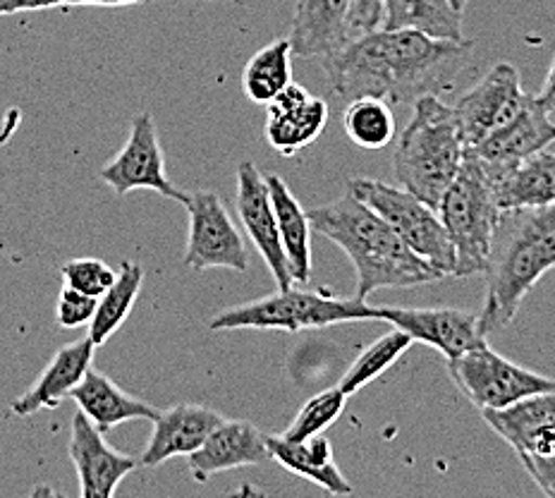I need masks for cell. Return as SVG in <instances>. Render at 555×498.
I'll return each instance as SVG.
<instances>
[{
  "label": "cell",
  "instance_id": "1",
  "mask_svg": "<svg viewBox=\"0 0 555 498\" xmlns=\"http://www.w3.org/2000/svg\"><path fill=\"white\" fill-rule=\"evenodd\" d=\"M474 41H448L412 29H374L321 61L338 97H376L408 106L422 97L453 91L472 61Z\"/></svg>",
  "mask_w": 555,
  "mask_h": 498
},
{
  "label": "cell",
  "instance_id": "2",
  "mask_svg": "<svg viewBox=\"0 0 555 498\" xmlns=\"http://www.w3.org/2000/svg\"><path fill=\"white\" fill-rule=\"evenodd\" d=\"M307 214L311 228L350 257L360 299L386 288H414L443 278L352 192H345L331 204L309 208Z\"/></svg>",
  "mask_w": 555,
  "mask_h": 498
},
{
  "label": "cell",
  "instance_id": "3",
  "mask_svg": "<svg viewBox=\"0 0 555 498\" xmlns=\"http://www.w3.org/2000/svg\"><path fill=\"white\" fill-rule=\"evenodd\" d=\"M555 269V204L505 212L495 233L489 269H486V303L479 329L491 333L511 327L525 297L543 276Z\"/></svg>",
  "mask_w": 555,
  "mask_h": 498
},
{
  "label": "cell",
  "instance_id": "4",
  "mask_svg": "<svg viewBox=\"0 0 555 498\" xmlns=\"http://www.w3.org/2000/svg\"><path fill=\"white\" fill-rule=\"evenodd\" d=\"M465 161V139L453 106L429 94L412 103V118L398 137L392 170L400 188L438 212Z\"/></svg>",
  "mask_w": 555,
  "mask_h": 498
},
{
  "label": "cell",
  "instance_id": "5",
  "mask_svg": "<svg viewBox=\"0 0 555 498\" xmlns=\"http://www.w3.org/2000/svg\"><path fill=\"white\" fill-rule=\"evenodd\" d=\"M503 214L489 170L479 158L465 154L455 180L438 204V216L455 247V276L486 273Z\"/></svg>",
  "mask_w": 555,
  "mask_h": 498
},
{
  "label": "cell",
  "instance_id": "6",
  "mask_svg": "<svg viewBox=\"0 0 555 498\" xmlns=\"http://www.w3.org/2000/svg\"><path fill=\"white\" fill-rule=\"evenodd\" d=\"M350 321H378V311L360 297L338 299L326 293L287 288V291H278L273 295L251 299V303L218 311L211 319V331L251 329L299 333Z\"/></svg>",
  "mask_w": 555,
  "mask_h": 498
},
{
  "label": "cell",
  "instance_id": "7",
  "mask_svg": "<svg viewBox=\"0 0 555 498\" xmlns=\"http://www.w3.org/2000/svg\"><path fill=\"white\" fill-rule=\"evenodd\" d=\"M347 192L364 202L396 230L414 254L446 276H455V247L434 206L422 202L404 188L374 178H350Z\"/></svg>",
  "mask_w": 555,
  "mask_h": 498
},
{
  "label": "cell",
  "instance_id": "8",
  "mask_svg": "<svg viewBox=\"0 0 555 498\" xmlns=\"http://www.w3.org/2000/svg\"><path fill=\"white\" fill-rule=\"evenodd\" d=\"M483 422L515 450L539 489L555 498V391L517 400L511 408L483 410Z\"/></svg>",
  "mask_w": 555,
  "mask_h": 498
},
{
  "label": "cell",
  "instance_id": "9",
  "mask_svg": "<svg viewBox=\"0 0 555 498\" xmlns=\"http://www.w3.org/2000/svg\"><path fill=\"white\" fill-rule=\"evenodd\" d=\"M448 372L462 396L477 405L481 412L511 408L517 400L555 391V379L507 360L491 350L489 343L448 360Z\"/></svg>",
  "mask_w": 555,
  "mask_h": 498
},
{
  "label": "cell",
  "instance_id": "10",
  "mask_svg": "<svg viewBox=\"0 0 555 498\" xmlns=\"http://www.w3.org/2000/svg\"><path fill=\"white\" fill-rule=\"evenodd\" d=\"M184 208L190 216V228L182 264L192 271L230 269L245 273L249 266L245 238L230 218L221 196L211 190H196L190 192Z\"/></svg>",
  "mask_w": 555,
  "mask_h": 498
},
{
  "label": "cell",
  "instance_id": "11",
  "mask_svg": "<svg viewBox=\"0 0 555 498\" xmlns=\"http://www.w3.org/2000/svg\"><path fill=\"white\" fill-rule=\"evenodd\" d=\"M99 178L120 196L134 190H149L180 204L188 202L190 196V192L180 190L168 178L166 154L158 139V127L154 115L149 113H139L132 120L130 137H127L125 146L99 170Z\"/></svg>",
  "mask_w": 555,
  "mask_h": 498
},
{
  "label": "cell",
  "instance_id": "12",
  "mask_svg": "<svg viewBox=\"0 0 555 498\" xmlns=\"http://www.w3.org/2000/svg\"><path fill=\"white\" fill-rule=\"evenodd\" d=\"M531 94L522 89L519 73L511 63H499L486 73L477 85L469 87L455 101L465 149L501 130L527 106Z\"/></svg>",
  "mask_w": 555,
  "mask_h": 498
},
{
  "label": "cell",
  "instance_id": "13",
  "mask_svg": "<svg viewBox=\"0 0 555 498\" xmlns=\"http://www.w3.org/2000/svg\"><path fill=\"white\" fill-rule=\"evenodd\" d=\"M237 216L245 228L251 245L257 247L266 269L271 271L278 291H287L295 285V278L287 264L269 182L251 161H242L237 166Z\"/></svg>",
  "mask_w": 555,
  "mask_h": 498
},
{
  "label": "cell",
  "instance_id": "14",
  "mask_svg": "<svg viewBox=\"0 0 555 498\" xmlns=\"http://www.w3.org/2000/svg\"><path fill=\"white\" fill-rule=\"evenodd\" d=\"M378 321H388L410 335L414 343H424L434 347L446 360H455L462 353L474 350L486 341L479 329V315L462 311L453 307H392L378 305Z\"/></svg>",
  "mask_w": 555,
  "mask_h": 498
},
{
  "label": "cell",
  "instance_id": "15",
  "mask_svg": "<svg viewBox=\"0 0 555 498\" xmlns=\"http://www.w3.org/2000/svg\"><path fill=\"white\" fill-rule=\"evenodd\" d=\"M69 460L79 480V496L82 498H108L127 474L139 468V460L120 454L106 444L103 432H99L87 414L75 412L69 424Z\"/></svg>",
  "mask_w": 555,
  "mask_h": 498
},
{
  "label": "cell",
  "instance_id": "16",
  "mask_svg": "<svg viewBox=\"0 0 555 498\" xmlns=\"http://www.w3.org/2000/svg\"><path fill=\"white\" fill-rule=\"evenodd\" d=\"M326 123L328 103L291 82L266 103L263 137L281 156H295L317 142Z\"/></svg>",
  "mask_w": 555,
  "mask_h": 498
},
{
  "label": "cell",
  "instance_id": "17",
  "mask_svg": "<svg viewBox=\"0 0 555 498\" xmlns=\"http://www.w3.org/2000/svg\"><path fill=\"white\" fill-rule=\"evenodd\" d=\"M273 460L266 434L249 420H223L206 436V442L188 456V468L194 482H208L216 474L259 468Z\"/></svg>",
  "mask_w": 555,
  "mask_h": 498
},
{
  "label": "cell",
  "instance_id": "18",
  "mask_svg": "<svg viewBox=\"0 0 555 498\" xmlns=\"http://www.w3.org/2000/svg\"><path fill=\"white\" fill-rule=\"evenodd\" d=\"M555 142V123L537 97H529L527 106L515 118L495 130L479 144L465 149V154L479 158L491 170L513 168L519 161L541 152Z\"/></svg>",
  "mask_w": 555,
  "mask_h": 498
},
{
  "label": "cell",
  "instance_id": "19",
  "mask_svg": "<svg viewBox=\"0 0 555 498\" xmlns=\"http://www.w3.org/2000/svg\"><path fill=\"white\" fill-rule=\"evenodd\" d=\"M225 417L199 403H178L160 410L154 420V432L139 456L142 468H158L172 458H188L199 448Z\"/></svg>",
  "mask_w": 555,
  "mask_h": 498
},
{
  "label": "cell",
  "instance_id": "20",
  "mask_svg": "<svg viewBox=\"0 0 555 498\" xmlns=\"http://www.w3.org/2000/svg\"><path fill=\"white\" fill-rule=\"evenodd\" d=\"M354 0H297L291 29L293 53L326 61L354 39Z\"/></svg>",
  "mask_w": 555,
  "mask_h": 498
},
{
  "label": "cell",
  "instance_id": "21",
  "mask_svg": "<svg viewBox=\"0 0 555 498\" xmlns=\"http://www.w3.org/2000/svg\"><path fill=\"white\" fill-rule=\"evenodd\" d=\"M96 345L91 343L89 335L73 343H65L61 350H55L49 365L37 381L22 393L13 403L15 417H31L43 410H55L65 398L73 396V391L82 384V379L94 362Z\"/></svg>",
  "mask_w": 555,
  "mask_h": 498
},
{
  "label": "cell",
  "instance_id": "22",
  "mask_svg": "<svg viewBox=\"0 0 555 498\" xmlns=\"http://www.w3.org/2000/svg\"><path fill=\"white\" fill-rule=\"evenodd\" d=\"M69 398L75 400L77 410L87 414L91 424L103 434H108L125 422H154L160 412L152 403L130 396V393L122 391L111 376L99 372V369H89L82 384L73 391Z\"/></svg>",
  "mask_w": 555,
  "mask_h": 498
},
{
  "label": "cell",
  "instance_id": "23",
  "mask_svg": "<svg viewBox=\"0 0 555 498\" xmlns=\"http://www.w3.org/2000/svg\"><path fill=\"white\" fill-rule=\"evenodd\" d=\"M489 170L495 196L503 212L555 204V154L546 149L519 161L513 168Z\"/></svg>",
  "mask_w": 555,
  "mask_h": 498
},
{
  "label": "cell",
  "instance_id": "24",
  "mask_svg": "<svg viewBox=\"0 0 555 498\" xmlns=\"http://www.w3.org/2000/svg\"><path fill=\"white\" fill-rule=\"evenodd\" d=\"M271 458L283 470L297 474L321 486L331 496H350L354 489L333 460V448L326 436H314L309 442H287L283 436H266Z\"/></svg>",
  "mask_w": 555,
  "mask_h": 498
},
{
  "label": "cell",
  "instance_id": "25",
  "mask_svg": "<svg viewBox=\"0 0 555 498\" xmlns=\"http://www.w3.org/2000/svg\"><path fill=\"white\" fill-rule=\"evenodd\" d=\"M269 190L273 196L275 218H278V233L285 250L287 264L295 283L307 285L311 281V221L307 208L297 202L293 190L281 176H269Z\"/></svg>",
  "mask_w": 555,
  "mask_h": 498
},
{
  "label": "cell",
  "instance_id": "26",
  "mask_svg": "<svg viewBox=\"0 0 555 498\" xmlns=\"http://www.w3.org/2000/svg\"><path fill=\"white\" fill-rule=\"evenodd\" d=\"M380 29H412L426 37L462 41V10L453 0H384Z\"/></svg>",
  "mask_w": 555,
  "mask_h": 498
},
{
  "label": "cell",
  "instance_id": "27",
  "mask_svg": "<svg viewBox=\"0 0 555 498\" xmlns=\"http://www.w3.org/2000/svg\"><path fill=\"white\" fill-rule=\"evenodd\" d=\"M142 283H144L142 264L125 259L118 266L115 283L99 297L96 315L89 323L87 335L96 347L106 345L113 335L122 329V323L127 321V317H130L139 293H142Z\"/></svg>",
  "mask_w": 555,
  "mask_h": 498
},
{
  "label": "cell",
  "instance_id": "28",
  "mask_svg": "<svg viewBox=\"0 0 555 498\" xmlns=\"http://www.w3.org/2000/svg\"><path fill=\"white\" fill-rule=\"evenodd\" d=\"M293 43L275 39L249 58L242 69V91L251 103L266 106L273 97L293 82Z\"/></svg>",
  "mask_w": 555,
  "mask_h": 498
},
{
  "label": "cell",
  "instance_id": "29",
  "mask_svg": "<svg viewBox=\"0 0 555 498\" xmlns=\"http://www.w3.org/2000/svg\"><path fill=\"white\" fill-rule=\"evenodd\" d=\"M343 127L354 146L366 149V152H380L396 139L398 123L388 101L360 97L347 103L343 111Z\"/></svg>",
  "mask_w": 555,
  "mask_h": 498
},
{
  "label": "cell",
  "instance_id": "30",
  "mask_svg": "<svg viewBox=\"0 0 555 498\" xmlns=\"http://www.w3.org/2000/svg\"><path fill=\"white\" fill-rule=\"evenodd\" d=\"M412 339L404 331L392 327L388 333L380 335L372 345L354 357V362L340 379V391L347 398H352L354 393H360L364 386L372 384L384 372L396 365L400 357L412 347Z\"/></svg>",
  "mask_w": 555,
  "mask_h": 498
},
{
  "label": "cell",
  "instance_id": "31",
  "mask_svg": "<svg viewBox=\"0 0 555 498\" xmlns=\"http://www.w3.org/2000/svg\"><path fill=\"white\" fill-rule=\"evenodd\" d=\"M347 400L350 398L345 396L340 386L317 393L302 405V410L295 414V420L281 436L287 442H309V438L321 436L343 414Z\"/></svg>",
  "mask_w": 555,
  "mask_h": 498
},
{
  "label": "cell",
  "instance_id": "32",
  "mask_svg": "<svg viewBox=\"0 0 555 498\" xmlns=\"http://www.w3.org/2000/svg\"><path fill=\"white\" fill-rule=\"evenodd\" d=\"M61 276L63 285L75 288V291L91 297H101L115 283L118 269H113V266L96 257H79L65 261Z\"/></svg>",
  "mask_w": 555,
  "mask_h": 498
},
{
  "label": "cell",
  "instance_id": "33",
  "mask_svg": "<svg viewBox=\"0 0 555 498\" xmlns=\"http://www.w3.org/2000/svg\"><path fill=\"white\" fill-rule=\"evenodd\" d=\"M99 297H91L63 285L55 299V321L61 329H89L91 319L96 315Z\"/></svg>",
  "mask_w": 555,
  "mask_h": 498
},
{
  "label": "cell",
  "instance_id": "34",
  "mask_svg": "<svg viewBox=\"0 0 555 498\" xmlns=\"http://www.w3.org/2000/svg\"><path fill=\"white\" fill-rule=\"evenodd\" d=\"M67 5H94V0H0V17H10L17 13H37V10Z\"/></svg>",
  "mask_w": 555,
  "mask_h": 498
},
{
  "label": "cell",
  "instance_id": "35",
  "mask_svg": "<svg viewBox=\"0 0 555 498\" xmlns=\"http://www.w3.org/2000/svg\"><path fill=\"white\" fill-rule=\"evenodd\" d=\"M380 17H384V0H354L352 34L360 37L364 31L378 29Z\"/></svg>",
  "mask_w": 555,
  "mask_h": 498
},
{
  "label": "cell",
  "instance_id": "36",
  "mask_svg": "<svg viewBox=\"0 0 555 498\" xmlns=\"http://www.w3.org/2000/svg\"><path fill=\"white\" fill-rule=\"evenodd\" d=\"M537 99H539V103H541L543 108H546L551 115H555V55H553V61H551V67H548L546 82H543Z\"/></svg>",
  "mask_w": 555,
  "mask_h": 498
},
{
  "label": "cell",
  "instance_id": "37",
  "mask_svg": "<svg viewBox=\"0 0 555 498\" xmlns=\"http://www.w3.org/2000/svg\"><path fill=\"white\" fill-rule=\"evenodd\" d=\"M144 3V0H94V5L99 8H125V5H137Z\"/></svg>",
  "mask_w": 555,
  "mask_h": 498
},
{
  "label": "cell",
  "instance_id": "38",
  "mask_svg": "<svg viewBox=\"0 0 555 498\" xmlns=\"http://www.w3.org/2000/svg\"><path fill=\"white\" fill-rule=\"evenodd\" d=\"M453 5H455L457 10H465V5H467V0H453Z\"/></svg>",
  "mask_w": 555,
  "mask_h": 498
}]
</instances>
